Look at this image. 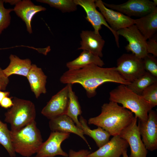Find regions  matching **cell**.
Instances as JSON below:
<instances>
[{
    "label": "cell",
    "instance_id": "3957f363",
    "mask_svg": "<svg viewBox=\"0 0 157 157\" xmlns=\"http://www.w3.org/2000/svg\"><path fill=\"white\" fill-rule=\"evenodd\" d=\"M10 134L15 152L23 156L29 157L37 153L43 142L35 120L18 131L10 130Z\"/></svg>",
    "mask_w": 157,
    "mask_h": 157
},
{
    "label": "cell",
    "instance_id": "8992f818",
    "mask_svg": "<svg viewBox=\"0 0 157 157\" xmlns=\"http://www.w3.org/2000/svg\"><path fill=\"white\" fill-rule=\"evenodd\" d=\"M116 69L125 80L131 83L146 72L142 59L133 53H124L117 60Z\"/></svg>",
    "mask_w": 157,
    "mask_h": 157
},
{
    "label": "cell",
    "instance_id": "603a6c76",
    "mask_svg": "<svg viewBox=\"0 0 157 157\" xmlns=\"http://www.w3.org/2000/svg\"><path fill=\"white\" fill-rule=\"evenodd\" d=\"M79 121L84 135H86L92 138L99 148L110 140V135L103 129L98 127L96 129H91L88 125L86 119L81 116H80Z\"/></svg>",
    "mask_w": 157,
    "mask_h": 157
},
{
    "label": "cell",
    "instance_id": "e575fe53",
    "mask_svg": "<svg viewBox=\"0 0 157 157\" xmlns=\"http://www.w3.org/2000/svg\"><path fill=\"white\" fill-rule=\"evenodd\" d=\"M10 92H8L0 91V102L5 97H8Z\"/></svg>",
    "mask_w": 157,
    "mask_h": 157
},
{
    "label": "cell",
    "instance_id": "6da1fadb",
    "mask_svg": "<svg viewBox=\"0 0 157 157\" xmlns=\"http://www.w3.org/2000/svg\"><path fill=\"white\" fill-rule=\"evenodd\" d=\"M60 81L63 84H80L85 90L89 98L95 96L97 88L106 82L115 83L126 85L131 83L123 78L116 67L103 68L94 64L78 69L68 70L63 74Z\"/></svg>",
    "mask_w": 157,
    "mask_h": 157
},
{
    "label": "cell",
    "instance_id": "f546056e",
    "mask_svg": "<svg viewBox=\"0 0 157 157\" xmlns=\"http://www.w3.org/2000/svg\"><path fill=\"white\" fill-rule=\"evenodd\" d=\"M156 57L148 54L142 60L146 71L157 78V59Z\"/></svg>",
    "mask_w": 157,
    "mask_h": 157
},
{
    "label": "cell",
    "instance_id": "277c9868",
    "mask_svg": "<svg viewBox=\"0 0 157 157\" xmlns=\"http://www.w3.org/2000/svg\"><path fill=\"white\" fill-rule=\"evenodd\" d=\"M110 101L121 104L135 115L139 121H145L149 111L154 107L141 95L129 89L126 85L121 84L109 93Z\"/></svg>",
    "mask_w": 157,
    "mask_h": 157
},
{
    "label": "cell",
    "instance_id": "9c48e42d",
    "mask_svg": "<svg viewBox=\"0 0 157 157\" xmlns=\"http://www.w3.org/2000/svg\"><path fill=\"white\" fill-rule=\"evenodd\" d=\"M138 120L135 116L131 123L122 131L119 136L126 140L129 145L130 157H147V150L141 138Z\"/></svg>",
    "mask_w": 157,
    "mask_h": 157
},
{
    "label": "cell",
    "instance_id": "d590c367",
    "mask_svg": "<svg viewBox=\"0 0 157 157\" xmlns=\"http://www.w3.org/2000/svg\"><path fill=\"white\" fill-rule=\"evenodd\" d=\"M19 0H4V3H8L11 5H15Z\"/></svg>",
    "mask_w": 157,
    "mask_h": 157
},
{
    "label": "cell",
    "instance_id": "d6a6232c",
    "mask_svg": "<svg viewBox=\"0 0 157 157\" xmlns=\"http://www.w3.org/2000/svg\"><path fill=\"white\" fill-rule=\"evenodd\" d=\"M91 152L87 149H82L76 151L70 149L68 154L69 157H86Z\"/></svg>",
    "mask_w": 157,
    "mask_h": 157
},
{
    "label": "cell",
    "instance_id": "5bb4252c",
    "mask_svg": "<svg viewBox=\"0 0 157 157\" xmlns=\"http://www.w3.org/2000/svg\"><path fill=\"white\" fill-rule=\"evenodd\" d=\"M95 3L106 22L114 31L117 32L119 30L134 24V19L106 7L101 0H95Z\"/></svg>",
    "mask_w": 157,
    "mask_h": 157
},
{
    "label": "cell",
    "instance_id": "30bf717a",
    "mask_svg": "<svg viewBox=\"0 0 157 157\" xmlns=\"http://www.w3.org/2000/svg\"><path fill=\"white\" fill-rule=\"evenodd\" d=\"M74 1L77 5H79L84 9L86 15L85 18L91 24L95 33L100 34L99 31L101 28V26H105L113 34L117 46L119 48V35L117 32L111 28L102 14L97 10L95 0H74Z\"/></svg>",
    "mask_w": 157,
    "mask_h": 157
},
{
    "label": "cell",
    "instance_id": "44dd1931",
    "mask_svg": "<svg viewBox=\"0 0 157 157\" xmlns=\"http://www.w3.org/2000/svg\"><path fill=\"white\" fill-rule=\"evenodd\" d=\"M10 60L8 65L3 71L9 77L13 74L18 75L26 77L32 65L29 59H21L13 54L9 56Z\"/></svg>",
    "mask_w": 157,
    "mask_h": 157
},
{
    "label": "cell",
    "instance_id": "74e56055",
    "mask_svg": "<svg viewBox=\"0 0 157 157\" xmlns=\"http://www.w3.org/2000/svg\"><path fill=\"white\" fill-rule=\"evenodd\" d=\"M37 157L36 156H30V157Z\"/></svg>",
    "mask_w": 157,
    "mask_h": 157
},
{
    "label": "cell",
    "instance_id": "8d00e7d4",
    "mask_svg": "<svg viewBox=\"0 0 157 157\" xmlns=\"http://www.w3.org/2000/svg\"><path fill=\"white\" fill-rule=\"evenodd\" d=\"M127 150H125L123 152L122 157H129L127 154Z\"/></svg>",
    "mask_w": 157,
    "mask_h": 157
},
{
    "label": "cell",
    "instance_id": "83f0119b",
    "mask_svg": "<svg viewBox=\"0 0 157 157\" xmlns=\"http://www.w3.org/2000/svg\"><path fill=\"white\" fill-rule=\"evenodd\" d=\"M4 2L0 0V35L3 31L9 26L11 22L10 13L13 8H6L4 6Z\"/></svg>",
    "mask_w": 157,
    "mask_h": 157
},
{
    "label": "cell",
    "instance_id": "4dcf8cb0",
    "mask_svg": "<svg viewBox=\"0 0 157 157\" xmlns=\"http://www.w3.org/2000/svg\"><path fill=\"white\" fill-rule=\"evenodd\" d=\"M147 48L148 54H151L155 57L157 56V33L147 41Z\"/></svg>",
    "mask_w": 157,
    "mask_h": 157
},
{
    "label": "cell",
    "instance_id": "f1b7e54d",
    "mask_svg": "<svg viewBox=\"0 0 157 157\" xmlns=\"http://www.w3.org/2000/svg\"><path fill=\"white\" fill-rule=\"evenodd\" d=\"M141 96L154 107L157 105V82L147 88Z\"/></svg>",
    "mask_w": 157,
    "mask_h": 157
},
{
    "label": "cell",
    "instance_id": "f35d334b",
    "mask_svg": "<svg viewBox=\"0 0 157 157\" xmlns=\"http://www.w3.org/2000/svg\"></svg>",
    "mask_w": 157,
    "mask_h": 157
},
{
    "label": "cell",
    "instance_id": "7402d4cb",
    "mask_svg": "<svg viewBox=\"0 0 157 157\" xmlns=\"http://www.w3.org/2000/svg\"><path fill=\"white\" fill-rule=\"evenodd\" d=\"M94 64L102 67L104 65V61L99 56L86 50H83L79 56L66 64L69 70L82 68L88 65Z\"/></svg>",
    "mask_w": 157,
    "mask_h": 157
},
{
    "label": "cell",
    "instance_id": "52a82bcc",
    "mask_svg": "<svg viewBox=\"0 0 157 157\" xmlns=\"http://www.w3.org/2000/svg\"><path fill=\"white\" fill-rule=\"evenodd\" d=\"M107 8L120 12L131 17H141L157 8V5L149 0H129L119 4H109L103 2Z\"/></svg>",
    "mask_w": 157,
    "mask_h": 157
},
{
    "label": "cell",
    "instance_id": "836d02e7",
    "mask_svg": "<svg viewBox=\"0 0 157 157\" xmlns=\"http://www.w3.org/2000/svg\"><path fill=\"white\" fill-rule=\"evenodd\" d=\"M12 97H6L4 98L0 102V106L5 108H10L13 105Z\"/></svg>",
    "mask_w": 157,
    "mask_h": 157
},
{
    "label": "cell",
    "instance_id": "ffe728a7",
    "mask_svg": "<svg viewBox=\"0 0 157 157\" xmlns=\"http://www.w3.org/2000/svg\"><path fill=\"white\" fill-rule=\"evenodd\" d=\"M134 24L147 40L157 31V8L149 13L134 19Z\"/></svg>",
    "mask_w": 157,
    "mask_h": 157
},
{
    "label": "cell",
    "instance_id": "7c38bea8",
    "mask_svg": "<svg viewBox=\"0 0 157 157\" xmlns=\"http://www.w3.org/2000/svg\"><path fill=\"white\" fill-rule=\"evenodd\" d=\"M70 135L69 133L52 131L47 140L42 143L36 156L54 157L61 155L68 157V154L62 149L61 145L64 140L69 137Z\"/></svg>",
    "mask_w": 157,
    "mask_h": 157
},
{
    "label": "cell",
    "instance_id": "d4e9b609",
    "mask_svg": "<svg viewBox=\"0 0 157 157\" xmlns=\"http://www.w3.org/2000/svg\"><path fill=\"white\" fill-rule=\"evenodd\" d=\"M157 82V78L148 72L126 85L132 91L141 95L144 90L152 84Z\"/></svg>",
    "mask_w": 157,
    "mask_h": 157
},
{
    "label": "cell",
    "instance_id": "2e32d148",
    "mask_svg": "<svg viewBox=\"0 0 157 157\" xmlns=\"http://www.w3.org/2000/svg\"><path fill=\"white\" fill-rule=\"evenodd\" d=\"M16 15L25 23L26 30L29 34L33 32L31 22L37 13L46 10L40 5H35L30 0H19L13 8Z\"/></svg>",
    "mask_w": 157,
    "mask_h": 157
},
{
    "label": "cell",
    "instance_id": "7a4b0ae2",
    "mask_svg": "<svg viewBox=\"0 0 157 157\" xmlns=\"http://www.w3.org/2000/svg\"><path fill=\"white\" fill-rule=\"evenodd\" d=\"M134 117L133 113L115 102L110 101L104 104L98 116L89 118V124L103 129L113 136L119 135L130 124Z\"/></svg>",
    "mask_w": 157,
    "mask_h": 157
},
{
    "label": "cell",
    "instance_id": "ba28073f",
    "mask_svg": "<svg viewBox=\"0 0 157 157\" xmlns=\"http://www.w3.org/2000/svg\"><path fill=\"white\" fill-rule=\"evenodd\" d=\"M117 32L119 36H122L128 42L125 47L127 51L131 52L141 59H143L148 54L147 40L134 24L119 30Z\"/></svg>",
    "mask_w": 157,
    "mask_h": 157
},
{
    "label": "cell",
    "instance_id": "d6986e66",
    "mask_svg": "<svg viewBox=\"0 0 157 157\" xmlns=\"http://www.w3.org/2000/svg\"><path fill=\"white\" fill-rule=\"evenodd\" d=\"M26 77L31 90L36 98H38L41 94L46 93L47 76L41 68L35 64H32Z\"/></svg>",
    "mask_w": 157,
    "mask_h": 157
},
{
    "label": "cell",
    "instance_id": "484cf974",
    "mask_svg": "<svg viewBox=\"0 0 157 157\" xmlns=\"http://www.w3.org/2000/svg\"><path fill=\"white\" fill-rule=\"evenodd\" d=\"M0 144L6 149L11 157H15L16 154L12 146L10 130L6 123L0 121Z\"/></svg>",
    "mask_w": 157,
    "mask_h": 157
},
{
    "label": "cell",
    "instance_id": "4316f807",
    "mask_svg": "<svg viewBox=\"0 0 157 157\" xmlns=\"http://www.w3.org/2000/svg\"><path fill=\"white\" fill-rule=\"evenodd\" d=\"M36 1L48 4L63 13L73 12L77 9V5L74 0H38Z\"/></svg>",
    "mask_w": 157,
    "mask_h": 157
},
{
    "label": "cell",
    "instance_id": "e0dca14e",
    "mask_svg": "<svg viewBox=\"0 0 157 157\" xmlns=\"http://www.w3.org/2000/svg\"><path fill=\"white\" fill-rule=\"evenodd\" d=\"M49 126L52 131L72 133L77 135L82 138L90 147L82 130L78 128L72 119L67 115H63L50 119Z\"/></svg>",
    "mask_w": 157,
    "mask_h": 157
},
{
    "label": "cell",
    "instance_id": "cb8c5ba5",
    "mask_svg": "<svg viewBox=\"0 0 157 157\" xmlns=\"http://www.w3.org/2000/svg\"><path fill=\"white\" fill-rule=\"evenodd\" d=\"M67 85L68 101L65 115L71 118L76 125L81 129V125L78 119V116L82 113L81 108L78 97L72 90V85L70 84Z\"/></svg>",
    "mask_w": 157,
    "mask_h": 157
},
{
    "label": "cell",
    "instance_id": "5b68a950",
    "mask_svg": "<svg viewBox=\"0 0 157 157\" xmlns=\"http://www.w3.org/2000/svg\"><path fill=\"white\" fill-rule=\"evenodd\" d=\"M13 105L5 114V122L10 125L11 131H18L35 120L36 111L31 101L16 97L13 98Z\"/></svg>",
    "mask_w": 157,
    "mask_h": 157
},
{
    "label": "cell",
    "instance_id": "9a60e30c",
    "mask_svg": "<svg viewBox=\"0 0 157 157\" xmlns=\"http://www.w3.org/2000/svg\"><path fill=\"white\" fill-rule=\"evenodd\" d=\"M129 146L127 142L119 135L113 136L110 140L86 157H120Z\"/></svg>",
    "mask_w": 157,
    "mask_h": 157
},
{
    "label": "cell",
    "instance_id": "1f68e13d",
    "mask_svg": "<svg viewBox=\"0 0 157 157\" xmlns=\"http://www.w3.org/2000/svg\"><path fill=\"white\" fill-rule=\"evenodd\" d=\"M9 82L8 77L5 74L3 69L0 67V91L5 90Z\"/></svg>",
    "mask_w": 157,
    "mask_h": 157
},
{
    "label": "cell",
    "instance_id": "8fae6325",
    "mask_svg": "<svg viewBox=\"0 0 157 157\" xmlns=\"http://www.w3.org/2000/svg\"><path fill=\"white\" fill-rule=\"evenodd\" d=\"M139 121V120H138ZM138 126L142 140L147 150L151 151L157 149V114L151 110L147 119L138 121Z\"/></svg>",
    "mask_w": 157,
    "mask_h": 157
},
{
    "label": "cell",
    "instance_id": "4fadbf2b",
    "mask_svg": "<svg viewBox=\"0 0 157 157\" xmlns=\"http://www.w3.org/2000/svg\"><path fill=\"white\" fill-rule=\"evenodd\" d=\"M67 84L53 96L41 111V113L50 120L66 114L68 101Z\"/></svg>",
    "mask_w": 157,
    "mask_h": 157
},
{
    "label": "cell",
    "instance_id": "ac0fdd59",
    "mask_svg": "<svg viewBox=\"0 0 157 157\" xmlns=\"http://www.w3.org/2000/svg\"><path fill=\"white\" fill-rule=\"evenodd\" d=\"M80 37L81 46L78 49L89 51L100 58L103 57L102 51L105 42L100 34L94 31H83Z\"/></svg>",
    "mask_w": 157,
    "mask_h": 157
}]
</instances>
